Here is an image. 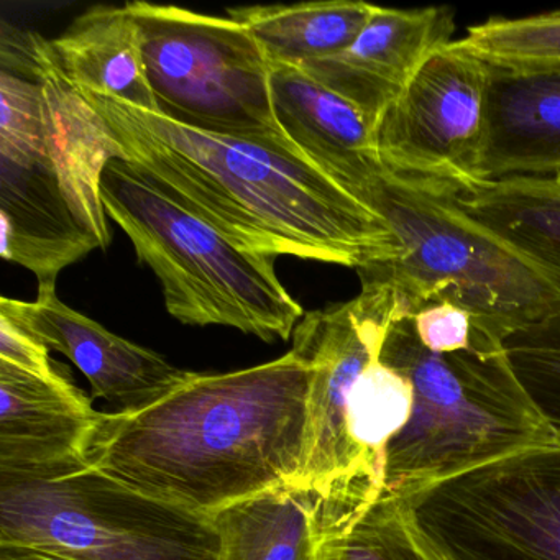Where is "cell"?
Here are the masks:
<instances>
[{
  "label": "cell",
  "instance_id": "1",
  "mask_svg": "<svg viewBox=\"0 0 560 560\" xmlns=\"http://www.w3.org/2000/svg\"><path fill=\"white\" fill-rule=\"evenodd\" d=\"M313 369L294 350L229 373H196L137 411H101L84 462L166 503L212 517L296 487Z\"/></svg>",
  "mask_w": 560,
  "mask_h": 560
},
{
  "label": "cell",
  "instance_id": "2",
  "mask_svg": "<svg viewBox=\"0 0 560 560\" xmlns=\"http://www.w3.org/2000/svg\"><path fill=\"white\" fill-rule=\"evenodd\" d=\"M81 93L106 124L117 159L244 250L357 271L398 258L385 219L293 150L199 132Z\"/></svg>",
  "mask_w": 560,
  "mask_h": 560
},
{
  "label": "cell",
  "instance_id": "3",
  "mask_svg": "<svg viewBox=\"0 0 560 560\" xmlns=\"http://www.w3.org/2000/svg\"><path fill=\"white\" fill-rule=\"evenodd\" d=\"M116 143L51 42L0 50V255L38 283L110 242L101 179Z\"/></svg>",
  "mask_w": 560,
  "mask_h": 560
},
{
  "label": "cell",
  "instance_id": "4",
  "mask_svg": "<svg viewBox=\"0 0 560 560\" xmlns=\"http://www.w3.org/2000/svg\"><path fill=\"white\" fill-rule=\"evenodd\" d=\"M380 359L412 389L408 424L386 447L382 497L408 500L448 478L560 442L517 378L506 342L485 326L465 349L432 352L416 336L402 298Z\"/></svg>",
  "mask_w": 560,
  "mask_h": 560
},
{
  "label": "cell",
  "instance_id": "5",
  "mask_svg": "<svg viewBox=\"0 0 560 560\" xmlns=\"http://www.w3.org/2000/svg\"><path fill=\"white\" fill-rule=\"evenodd\" d=\"M360 202L399 244L386 264L357 271L395 288L411 310L448 303L506 342L560 313V270L475 218L454 192L383 170Z\"/></svg>",
  "mask_w": 560,
  "mask_h": 560
},
{
  "label": "cell",
  "instance_id": "6",
  "mask_svg": "<svg viewBox=\"0 0 560 560\" xmlns=\"http://www.w3.org/2000/svg\"><path fill=\"white\" fill-rule=\"evenodd\" d=\"M101 198L179 323L234 327L265 342L293 337L306 313L281 284L273 257L238 247L124 160L107 163Z\"/></svg>",
  "mask_w": 560,
  "mask_h": 560
},
{
  "label": "cell",
  "instance_id": "7",
  "mask_svg": "<svg viewBox=\"0 0 560 560\" xmlns=\"http://www.w3.org/2000/svg\"><path fill=\"white\" fill-rule=\"evenodd\" d=\"M0 544L73 560H221L214 520L77 462L0 477Z\"/></svg>",
  "mask_w": 560,
  "mask_h": 560
},
{
  "label": "cell",
  "instance_id": "8",
  "mask_svg": "<svg viewBox=\"0 0 560 560\" xmlns=\"http://www.w3.org/2000/svg\"><path fill=\"white\" fill-rule=\"evenodd\" d=\"M126 8L139 25L159 116L298 153L271 106L270 61L244 25L173 5Z\"/></svg>",
  "mask_w": 560,
  "mask_h": 560
},
{
  "label": "cell",
  "instance_id": "9",
  "mask_svg": "<svg viewBox=\"0 0 560 560\" xmlns=\"http://www.w3.org/2000/svg\"><path fill=\"white\" fill-rule=\"evenodd\" d=\"M360 280L359 296L304 314L291 337V350L313 369L306 457L296 488L323 498L334 536L352 527L383 494L353 447L347 401L360 373L382 352L402 303L386 281L363 275Z\"/></svg>",
  "mask_w": 560,
  "mask_h": 560
},
{
  "label": "cell",
  "instance_id": "10",
  "mask_svg": "<svg viewBox=\"0 0 560 560\" xmlns=\"http://www.w3.org/2000/svg\"><path fill=\"white\" fill-rule=\"evenodd\" d=\"M405 501L444 560H560V442L448 478Z\"/></svg>",
  "mask_w": 560,
  "mask_h": 560
},
{
  "label": "cell",
  "instance_id": "11",
  "mask_svg": "<svg viewBox=\"0 0 560 560\" xmlns=\"http://www.w3.org/2000/svg\"><path fill=\"white\" fill-rule=\"evenodd\" d=\"M493 70L457 40L435 51L380 120L382 165L454 195L487 185Z\"/></svg>",
  "mask_w": 560,
  "mask_h": 560
},
{
  "label": "cell",
  "instance_id": "12",
  "mask_svg": "<svg viewBox=\"0 0 560 560\" xmlns=\"http://www.w3.org/2000/svg\"><path fill=\"white\" fill-rule=\"evenodd\" d=\"M0 314L48 350L70 359L90 382L93 399H106L116 412L153 405L192 373L71 310L58 298L55 281L38 283L32 303L2 298Z\"/></svg>",
  "mask_w": 560,
  "mask_h": 560
},
{
  "label": "cell",
  "instance_id": "13",
  "mask_svg": "<svg viewBox=\"0 0 560 560\" xmlns=\"http://www.w3.org/2000/svg\"><path fill=\"white\" fill-rule=\"evenodd\" d=\"M454 34L452 9L376 5L369 24L346 50L298 68L362 110L376 130L422 65L452 44Z\"/></svg>",
  "mask_w": 560,
  "mask_h": 560
},
{
  "label": "cell",
  "instance_id": "14",
  "mask_svg": "<svg viewBox=\"0 0 560 560\" xmlns=\"http://www.w3.org/2000/svg\"><path fill=\"white\" fill-rule=\"evenodd\" d=\"M100 415L68 376L45 380L0 360V477L84 462Z\"/></svg>",
  "mask_w": 560,
  "mask_h": 560
},
{
  "label": "cell",
  "instance_id": "15",
  "mask_svg": "<svg viewBox=\"0 0 560 560\" xmlns=\"http://www.w3.org/2000/svg\"><path fill=\"white\" fill-rule=\"evenodd\" d=\"M270 94L291 145L353 198L385 170L362 110L301 68L270 63Z\"/></svg>",
  "mask_w": 560,
  "mask_h": 560
},
{
  "label": "cell",
  "instance_id": "16",
  "mask_svg": "<svg viewBox=\"0 0 560 560\" xmlns=\"http://www.w3.org/2000/svg\"><path fill=\"white\" fill-rule=\"evenodd\" d=\"M560 163V74L510 77L493 71L488 183L552 176Z\"/></svg>",
  "mask_w": 560,
  "mask_h": 560
},
{
  "label": "cell",
  "instance_id": "17",
  "mask_svg": "<svg viewBox=\"0 0 560 560\" xmlns=\"http://www.w3.org/2000/svg\"><path fill=\"white\" fill-rule=\"evenodd\" d=\"M51 47L61 70L81 91L156 114L139 25L126 5L90 9Z\"/></svg>",
  "mask_w": 560,
  "mask_h": 560
},
{
  "label": "cell",
  "instance_id": "18",
  "mask_svg": "<svg viewBox=\"0 0 560 560\" xmlns=\"http://www.w3.org/2000/svg\"><path fill=\"white\" fill-rule=\"evenodd\" d=\"M221 560H323L330 534L326 504L314 491L284 487L212 516Z\"/></svg>",
  "mask_w": 560,
  "mask_h": 560
},
{
  "label": "cell",
  "instance_id": "19",
  "mask_svg": "<svg viewBox=\"0 0 560 560\" xmlns=\"http://www.w3.org/2000/svg\"><path fill=\"white\" fill-rule=\"evenodd\" d=\"M376 5L353 0H323L294 5L229 9L270 63L303 67L346 50L375 14Z\"/></svg>",
  "mask_w": 560,
  "mask_h": 560
},
{
  "label": "cell",
  "instance_id": "20",
  "mask_svg": "<svg viewBox=\"0 0 560 560\" xmlns=\"http://www.w3.org/2000/svg\"><path fill=\"white\" fill-rule=\"evenodd\" d=\"M412 389L408 380L378 355L353 383L347 401V425L366 474L385 483V454L389 442L408 424Z\"/></svg>",
  "mask_w": 560,
  "mask_h": 560
},
{
  "label": "cell",
  "instance_id": "21",
  "mask_svg": "<svg viewBox=\"0 0 560 560\" xmlns=\"http://www.w3.org/2000/svg\"><path fill=\"white\" fill-rule=\"evenodd\" d=\"M457 42L497 73L560 74V11L491 18L468 28Z\"/></svg>",
  "mask_w": 560,
  "mask_h": 560
},
{
  "label": "cell",
  "instance_id": "22",
  "mask_svg": "<svg viewBox=\"0 0 560 560\" xmlns=\"http://www.w3.org/2000/svg\"><path fill=\"white\" fill-rule=\"evenodd\" d=\"M323 560H444L401 498L380 497L346 533L327 537Z\"/></svg>",
  "mask_w": 560,
  "mask_h": 560
},
{
  "label": "cell",
  "instance_id": "23",
  "mask_svg": "<svg viewBox=\"0 0 560 560\" xmlns=\"http://www.w3.org/2000/svg\"><path fill=\"white\" fill-rule=\"evenodd\" d=\"M506 350L517 378L560 432V313L511 336Z\"/></svg>",
  "mask_w": 560,
  "mask_h": 560
},
{
  "label": "cell",
  "instance_id": "24",
  "mask_svg": "<svg viewBox=\"0 0 560 560\" xmlns=\"http://www.w3.org/2000/svg\"><path fill=\"white\" fill-rule=\"evenodd\" d=\"M0 360L40 378L60 380L65 376L63 372L55 369L50 350L4 314H0Z\"/></svg>",
  "mask_w": 560,
  "mask_h": 560
},
{
  "label": "cell",
  "instance_id": "25",
  "mask_svg": "<svg viewBox=\"0 0 560 560\" xmlns=\"http://www.w3.org/2000/svg\"><path fill=\"white\" fill-rule=\"evenodd\" d=\"M0 560H73L51 550L19 544H0Z\"/></svg>",
  "mask_w": 560,
  "mask_h": 560
},
{
  "label": "cell",
  "instance_id": "26",
  "mask_svg": "<svg viewBox=\"0 0 560 560\" xmlns=\"http://www.w3.org/2000/svg\"><path fill=\"white\" fill-rule=\"evenodd\" d=\"M553 178L557 179V182L560 183V163H559V166H557V170H556V173H553Z\"/></svg>",
  "mask_w": 560,
  "mask_h": 560
}]
</instances>
